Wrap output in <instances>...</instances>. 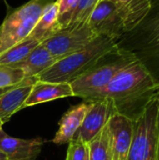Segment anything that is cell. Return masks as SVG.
I'll use <instances>...</instances> for the list:
<instances>
[{"instance_id": "4", "label": "cell", "mask_w": 159, "mask_h": 160, "mask_svg": "<svg viewBox=\"0 0 159 160\" xmlns=\"http://www.w3.org/2000/svg\"><path fill=\"white\" fill-rule=\"evenodd\" d=\"M136 60L131 52L116 46L104 54L86 73L70 83L74 97L85 99L100 91L119 71Z\"/></svg>"}, {"instance_id": "17", "label": "cell", "mask_w": 159, "mask_h": 160, "mask_svg": "<svg viewBox=\"0 0 159 160\" xmlns=\"http://www.w3.org/2000/svg\"><path fill=\"white\" fill-rule=\"evenodd\" d=\"M41 42L37 39L27 38L23 41L2 52L0 54V65L12 66L21 62Z\"/></svg>"}, {"instance_id": "11", "label": "cell", "mask_w": 159, "mask_h": 160, "mask_svg": "<svg viewBox=\"0 0 159 160\" xmlns=\"http://www.w3.org/2000/svg\"><path fill=\"white\" fill-rule=\"evenodd\" d=\"M42 146L41 138L22 140L7 135L3 129L0 130V150L8 160H36Z\"/></svg>"}, {"instance_id": "22", "label": "cell", "mask_w": 159, "mask_h": 160, "mask_svg": "<svg viewBox=\"0 0 159 160\" xmlns=\"http://www.w3.org/2000/svg\"><path fill=\"white\" fill-rule=\"evenodd\" d=\"M88 155L87 144L81 139L75 138L68 143L66 160H84Z\"/></svg>"}, {"instance_id": "1", "label": "cell", "mask_w": 159, "mask_h": 160, "mask_svg": "<svg viewBox=\"0 0 159 160\" xmlns=\"http://www.w3.org/2000/svg\"><path fill=\"white\" fill-rule=\"evenodd\" d=\"M157 93V82L145 67L136 60L119 71L103 89L83 99V101L112 100L117 113L134 121Z\"/></svg>"}, {"instance_id": "19", "label": "cell", "mask_w": 159, "mask_h": 160, "mask_svg": "<svg viewBox=\"0 0 159 160\" xmlns=\"http://www.w3.org/2000/svg\"><path fill=\"white\" fill-rule=\"evenodd\" d=\"M97 4L98 0H78L66 28L87 23Z\"/></svg>"}, {"instance_id": "3", "label": "cell", "mask_w": 159, "mask_h": 160, "mask_svg": "<svg viewBox=\"0 0 159 160\" xmlns=\"http://www.w3.org/2000/svg\"><path fill=\"white\" fill-rule=\"evenodd\" d=\"M116 46L115 39L107 36H97L87 46L58 60L37 78L42 82L71 83Z\"/></svg>"}, {"instance_id": "27", "label": "cell", "mask_w": 159, "mask_h": 160, "mask_svg": "<svg viewBox=\"0 0 159 160\" xmlns=\"http://www.w3.org/2000/svg\"><path fill=\"white\" fill-rule=\"evenodd\" d=\"M5 124V122L4 121H2V120H0V130L2 129V127H3V125Z\"/></svg>"}, {"instance_id": "13", "label": "cell", "mask_w": 159, "mask_h": 160, "mask_svg": "<svg viewBox=\"0 0 159 160\" xmlns=\"http://www.w3.org/2000/svg\"><path fill=\"white\" fill-rule=\"evenodd\" d=\"M68 97H74L70 83L49 82L37 80L33 84L22 109Z\"/></svg>"}, {"instance_id": "30", "label": "cell", "mask_w": 159, "mask_h": 160, "mask_svg": "<svg viewBox=\"0 0 159 160\" xmlns=\"http://www.w3.org/2000/svg\"><path fill=\"white\" fill-rule=\"evenodd\" d=\"M157 89H158V92H159V82L157 83Z\"/></svg>"}, {"instance_id": "18", "label": "cell", "mask_w": 159, "mask_h": 160, "mask_svg": "<svg viewBox=\"0 0 159 160\" xmlns=\"http://www.w3.org/2000/svg\"><path fill=\"white\" fill-rule=\"evenodd\" d=\"M87 144L89 160H111L110 131L108 124Z\"/></svg>"}, {"instance_id": "25", "label": "cell", "mask_w": 159, "mask_h": 160, "mask_svg": "<svg viewBox=\"0 0 159 160\" xmlns=\"http://www.w3.org/2000/svg\"><path fill=\"white\" fill-rule=\"evenodd\" d=\"M114 3H116V4H123V3H126V2H127V1H129V0H112Z\"/></svg>"}, {"instance_id": "32", "label": "cell", "mask_w": 159, "mask_h": 160, "mask_svg": "<svg viewBox=\"0 0 159 160\" xmlns=\"http://www.w3.org/2000/svg\"><path fill=\"white\" fill-rule=\"evenodd\" d=\"M7 160H8V159H7Z\"/></svg>"}, {"instance_id": "24", "label": "cell", "mask_w": 159, "mask_h": 160, "mask_svg": "<svg viewBox=\"0 0 159 160\" xmlns=\"http://www.w3.org/2000/svg\"><path fill=\"white\" fill-rule=\"evenodd\" d=\"M0 160H7V156L0 150Z\"/></svg>"}, {"instance_id": "20", "label": "cell", "mask_w": 159, "mask_h": 160, "mask_svg": "<svg viewBox=\"0 0 159 160\" xmlns=\"http://www.w3.org/2000/svg\"><path fill=\"white\" fill-rule=\"evenodd\" d=\"M25 78L22 69L12 66L0 65V88L15 86L21 83Z\"/></svg>"}, {"instance_id": "14", "label": "cell", "mask_w": 159, "mask_h": 160, "mask_svg": "<svg viewBox=\"0 0 159 160\" xmlns=\"http://www.w3.org/2000/svg\"><path fill=\"white\" fill-rule=\"evenodd\" d=\"M37 81V77L25 78L20 84L0 98V120L6 123L15 112L22 109L32 86Z\"/></svg>"}, {"instance_id": "7", "label": "cell", "mask_w": 159, "mask_h": 160, "mask_svg": "<svg viewBox=\"0 0 159 160\" xmlns=\"http://www.w3.org/2000/svg\"><path fill=\"white\" fill-rule=\"evenodd\" d=\"M97 36L87 23L61 29L41 42L58 60L75 52L92 42Z\"/></svg>"}, {"instance_id": "16", "label": "cell", "mask_w": 159, "mask_h": 160, "mask_svg": "<svg viewBox=\"0 0 159 160\" xmlns=\"http://www.w3.org/2000/svg\"><path fill=\"white\" fill-rule=\"evenodd\" d=\"M58 16L59 12L57 2H50L44 8L38 21L28 38L42 42L56 33L58 31Z\"/></svg>"}, {"instance_id": "21", "label": "cell", "mask_w": 159, "mask_h": 160, "mask_svg": "<svg viewBox=\"0 0 159 160\" xmlns=\"http://www.w3.org/2000/svg\"><path fill=\"white\" fill-rule=\"evenodd\" d=\"M58 4V31L67 26L70 15L74 10L78 0H56Z\"/></svg>"}, {"instance_id": "9", "label": "cell", "mask_w": 159, "mask_h": 160, "mask_svg": "<svg viewBox=\"0 0 159 160\" xmlns=\"http://www.w3.org/2000/svg\"><path fill=\"white\" fill-rule=\"evenodd\" d=\"M115 113H117V111L112 100L102 99L92 102L74 139L79 138L83 142L88 143L105 128Z\"/></svg>"}, {"instance_id": "10", "label": "cell", "mask_w": 159, "mask_h": 160, "mask_svg": "<svg viewBox=\"0 0 159 160\" xmlns=\"http://www.w3.org/2000/svg\"><path fill=\"white\" fill-rule=\"evenodd\" d=\"M108 127L111 160H127L133 135V121L125 115L115 113L108 122Z\"/></svg>"}, {"instance_id": "15", "label": "cell", "mask_w": 159, "mask_h": 160, "mask_svg": "<svg viewBox=\"0 0 159 160\" xmlns=\"http://www.w3.org/2000/svg\"><path fill=\"white\" fill-rule=\"evenodd\" d=\"M56 62L57 59L40 43L23 60L12 65V67L22 69L25 77L30 78L37 77Z\"/></svg>"}, {"instance_id": "29", "label": "cell", "mask_w": 159, "mask_h": 160, "mask_svg": "<svg viewBox=\"0 0 159 160\" xmlns=\"http://www.w3.org/2000/svg\"><path fill=\"white\" fill-rule=\"evenodd\" d=\"M84 160H89V159H88V155H87V157L85 158V159H84Z\"/></svg>"}, {"instance_id": "26", "label": "cell", "mask_w": 159, "mask_h": 160, "mask_svg": "<svg viewBox=\"0 0 159 160\" xmlns=\"http://www.w3.org/2000/svg\"><path fill=\"white\" fill-rule=\"evenodd\" d=\"M157 160H159V133H158V146H157Z\"/></svg>"}, {"instance_id": "12", "label": "cell", "mask_w": 159, "mask_h": 160, "mask_svg": "<svg viewBox=\"0 0 159 160\" xmlns=\"http://www.w3.org/2000/svg\"><path fill=\"white\" fill-rule=\"evenodd\" d=\"M91 105L92 102L83 101L72 106L60 119L58 130L52 142L55 144H65L73 141Z\"/></svg>"}, {"instance_id": "23", "label": "cell", "mask_w": 159, "mask_h": 160, "mask_svg": "<svg viewBox=\"0 0 159 160\" xmlns=\"http://www.w3.org/2000/svg\"><path fill=\"white\" fill-rule=\"evenodd\" d=\"M20 84V83H19ZM18 85V84H17ZM17 85H15V86H8V87H4V88H0V98L4 95V94H6L7 92H8L9 90H11L12 88H14V87H16Z\"/></svg>"}, {"instance_id": "8", "label": "cell", "mask_w": 159, "mask_h": 160, "mask_svg": "<svg viewBox=\"0 0 159 160\" xmlns=\"http://www.w3.org/2000/svg\"><path fill=\"white\" fill-rule=\"evenodd\" d=\"M88 24L97 36H107L116 41L126 34L118 8L112 0L98 2Z\"/></svg>"}, {"instance_id": "31", "label": "cell", "mask_w": 159, "mask_h": 160, "mask_svg": "<svg viewBox=\"0 0 159 160\" xmlns=\"http://www.w3.org/2000/svg\"><path fill=\"white\" fill-rule=\"evenodd\" d=\"M100 1H104V0H98V2H100Z\"/></svg>"}, {"instance_id": "5", "label": "cell", "mask_w": 159, "mask_h": 160, "mask_svg": "<svg viewBox=\"0 0 159 160\" xmlns=\"http://www.w3.org/2000/svg\"><path fill=\"white\" fill-rule=\"evenodd\" d=\"M159 133V92L133 121L127 160H157Z\"/></svg>"}, {"instance_id": "6", "label": "cell", "mask_w": 159, "mask_h": 160, "mask_svg": "<svg viewBox=\"0 0 159 160\" xmlns=\"http://www.w3.org/2000/svg\"><path fill=\"white\" fill-rule=\"evenodd\" d=\"M53 0H30L7 16L0 25V54L26 39L44 8Z\"/></svg>"}, {"instance_id": "28", "label": "cell", "mask_w": 159, "mask_h": 160, "mask_svg": "<svg viewBox=\"0 0 159 160\" xmlns=\"http://www.w3.org/2000/svg\"><path fill=\"white\" fill-rule=\"evenodd\" d=\"M155 1H157V0H150V2H151V3H153V2H155Z\"/></svg>"}, {"instance_id": "2", "label": "cell", "mask_w": 159, "mask_h": 160, "mask_svg": "<svg viewBox=\"0 0 159 160\" xmlns=\"http://www.w3.org/2000/svg\"><path fill=\"white\" fill-rule=\"evenodd\" d=\"M118 48L131 52L159 82V0L151 3L144 19L116 41Z\"/></svg>"}]
</instances>
